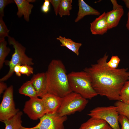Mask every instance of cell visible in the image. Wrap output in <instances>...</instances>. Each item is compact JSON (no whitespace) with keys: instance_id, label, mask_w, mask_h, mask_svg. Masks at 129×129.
Here are the masks:
<instances>
[{"instance_id":"1","label":"cell","mask_w":129,"mask_h":129,"mask_svg":"<svg viewBox=\"0 0 129 129\" xmlns=\"http://www.w3.org/2000/svg\"><path fill=\"white\" fill-rule=\"evenodd\" d=\"M108 55L106 53L96 63L85 68L90 75L92 86L98 95L110 100L120 101L119 93L125 83L129 80L128 68L113 69L108 65Z\"/></svg>"},{"instance_id":"2","label":"cell","mask_w":129,"mask_h":129,"mask_svg":"<svg viewBox=\"0 0 129 129\" xmlns=\"http://www.w3.org/2000/svg\"><path fill=\"white\" fill-rule=\"evenodd\" d=\"M45 72L48 93L62 98L72 92L65 67L60 60H52Z\"/></svg>"},{"instance_id":"3","label":"cell","mask_w":129,"mask_h":129,"mask_svg":"<svg viewBox=\"0 0 129 129\" xmlns=\"http://www.w3.org/2000/svg\"><path fill=\"white\" fill-rule=\"evenodd\" d=\"M68 77L72 92L87 99H91L98 95L92 86L90 75L85 71H72L68 74Z\"/></svg>"},{"instance_id":"4","label":"cell","mask_w":129,"mask_h":129,"mask_svg":"<svg viewBox=\"0 0 129 129\" xmlns=\"http://www.w3.org/2000/svg\"><path fill=\"white\" fill-rule=\"evenodd\" d=\"M8 40L9 44L13 46L14 52L12 55L11 60L5 61V64L9 66V70L7 73L0 79V81H6L14 73V67L18 64L22 65L27 64L30 65L34 64L32 59L26 54V48L25 47L13 37L9 35L8 37Z\"/></svg>"},{"instance_id":"5","label":"cell","mask_w":129,"mask_h":129,"mask_svg":"<svg viewBox=\"0 0 129 129\" xmlns=\"http://www.w3.org/2000/svg\"><path fill=\"white\" fill-rule=\"evenodd\" d=\"M88 102V99L72 92L62 98L61 105L57 113L60 116H67L84 110Z\"/></svg>"},{"instance_id":"6","label":"cell","mask_w":129,"mask_h":129,"mask_svg":"<svg viewBox=\"0 0 129 129\" xmlns=\"http://www.w3.org/2000/svg\"><path fill=\"white\" fill-rule=\"evenodd\" d=\"M87 115L91 117L105 120L113 129H121L118 121L119 114L114 105L96 107Z\"/></svg>"},{"instance_id":"7","label":"cell","mask_w":129,"mask_h":129,"mask_svg":"<svg viewBox=\"0 0 129 129\" xmlns=\"http://www.w3.org/2000/svg\"><path fill=\"white\" fill-rule=\"evenodd\" d=\"M13 88L11 85L5 91L0 105V120L3 122L12 118L19 111L13 100Z\"/></svg>"},{"instance_id":"8","label":"cell","mask_w":129,"mask_h":129,"mask_svg":"<svg viewBox=\"0 0 129 129\" xmlns=\"http://www.w3.org/2000/svg\"><path fill=\"white\" fill-rule=\"evenodd\" d=\"M67 119V116H60L57 113L46 114L36 126L30 128L22 126V129H64V123Z\"/></svg>"},{"instance_id":"9","label":"cell","mask_w":129,"mask_h":129,"mask_svg":"<svg viewBox=\"0 0 129 129\" xmlns=\"http://www.w3.org/2000/svg\"><path fill=\"white\" fill-rule=\"evenodd\" d=\"M23 111L31 119L33 120L40 119L46 114L43 101L38 97L30 98L27 101Z\"/></svg>"},{"instance_id":"10","label":"cell","mask_w":129,"mask_h":129,"mask_svg":"<svg viewBox=\"0 0 129 129\" xmlns=\"http://www.w3.org/2000/svg\"><path fill=\"white\" fill-rule=\"evenodd\" d=\"M45 113L54 114L57 113L61 105L62 98L47 93L42 98Z\"/></svg>"},{"instance_id":"11","label":"cell","mask_w":129,"mask_h":129,"mask_svg":"<svg viewBox=\"0 0 129 129\" xmlns=\"http://www.w3.org/2000/svg\"><path fill=\"white\" fill-rule=\"evenodd\" d=\"M38 96L41 98L48 93L47 76L46 72L34 74L31 79Z\"/></svg>"},{"instance_id":"12","label":"cell","mask_w":129,"mask_h":129,"mask_svg":"<svg viewBox=\"0 0 129 129\" xmlns=\"http://www.w3.org/2000/svg\"><path fill=\"white\" fill-rule=\"evenodd\" d=\"M17 8L16 15L19 18L23 16L27 22L29 21L30 16L34 7L33 4L30 3L34 2L35 0H14Z\"/></svg>"},{"instance_id":"13","label":"cell","mask_w":129,"mask_h":129,"mask_svg":"<svg viewBox=\"0 0 129 129\" xmlns=\"http://www.w3.org/2000/svg\"><path fill=\"white\" fill-rule=\"evenodd\" d=\"M106 15V13L104 12L90 23V29L92 34L103 35L109 30Z\"/></svg>"},{"instance_id":"14","label":"cell","mask_w":129,"mask_h":129,"mask_svg":"<svg viewBox=\"0 0 129 129\" xmlns=\"http://www.w3.org/2000/svg\"><path fill=\"white\" fill-rule=\"evenodd\" d=\"M124 13L123 7L118 9H113L112 10L106 13V19L109 30L118 25Z\"/></svg>"},{"instance_id":"15","label":"cell","mask_w":129,"mask_h":129,"mask_svg":"<svg viewBox=\"0 0 129 129\" xmlns=\"http://www.w3.org/2000/svg\"><path fill=\"white\" fill-rule=\"evenodd\" d=\"M79 10L75 22H77L88 15L100 16V12L86 4L83 0H78Z\"/></svg>"},{"instance_id":"16","label":"cell","mask_w":129,"mask_h":129,"mask_svg":"<svg viewBox=\"0 0 129 129\" xmlns=\"http://www.w3.org/2000/svg\"><path fill=\"white\" fill-rule=\"evenodd\" d=\"M107 124L103 120L91 117L82 124L78 129H103Z\"/></svg>"},{"instance_id":"17","label":"cell","mask_w":129,"mask_h":129,"mask_svg":"<svg viewBox=\"0 0 129 129\" xmlns=\"http://www.w3.org/2000/svg\"><path fill=\"white\" fill-rule=\"evenodd\" d=\"M56 39L61 43V46L67 48L77 55H79V49L82 45L81 43L75 42L71 39L63 37L60 36L57 38Z\"/></svg>"},{"instance_id":"18","label":"cell","mask_w":129,"mask_h":129,"mask_svg":"<svg viewBox=\"0 0 129 129\" xmlns=\"http://www.w3.org/2000/svg\"><path fill=\"white\" fill-rule=\"evenodd\" d=\"M22 112L19 111L11 118L2 122L5 125V129H22Z\"/></svg>"},{"instance_id":"19","label":"cell","mask_w":129,"mask_h":129,"mask_svg":"<svg viewBox=\"0 0 129 129\" xmlns=\"http://www.w3.org/2000/svg\"><path fill=\"white\" fill-rule=\"evenodd\" d=\"M18 92L20 94L28 96L30 98L38 97L31 80L24 83L19 88Z\"/></svg>"},{"instance_id":"20","label":"cell","mask_w":129,"mask_h":129,"mask_svg":"<svg viewBox=\"0 0 129 129\" xmlns=\"http://www.w3.org/2000/svg\"><path fill=\"white\" fill-rule=\"evenodd\" d=\"M72 0H61L58 11L60 17L65 15L69 16L72 8Z\"/></svg>"},{"instance_id":"21","label":"cell","mask_w":129,"mask_h":129,"mask_svg":"<svg viewBox=\"0 0 129 129\" xmlns=\"http://www.w3.org/2000/svg\"><path fill=\"white\" fill-rule=\"evenodd\" d=\"M5 40L0 42V69H1L5 63V59L11 51V49L7 46Z\"/></svg>"},{"instance_id":"22","label":"cell","mask_w":129,"mask_h":129,"mask_svg":"<svg viewBox=\"0 0 129 129\" xmlns=\"http://www.w3.org/2000/svg\"><path fill=\"white\" fill-rule=\"evenodd\" d=\"M120 101L125 103L129 104V81L124 83L119 93Z\"/></svg>"},{"instance_id":"23","label":"cell","mask_w":129,"mask_h":129,"mask_svg":"<svg viewBox=\"0 0 129 129\" xmlns=\"http://www.w3.org/2000/svg\"><path fill=\"white\" fill-rule=\"evenodd\" d=\"M114 106L117 107L119 114L124 115L129 119V104L117 101L114 103Z\"/></svg>"},{"instance_id":"24","label":"cell","mask_w":129,"mask_h":129,"mask_svg":"<svg viewBox=\"0 0 129 129\" xmlns=\"http://www.w3.org/2000/svg\"><path fill=\"white\" fill-rule=\"evenodd\" d=\"M3 18L0 17V42L5 40V38L8 37L9 32Z\"/></svg>"},{"instance_id":"25","label":"cell","mask_w":129,"mask_h":129,"mask_svg":"<svg viewBox=\"0 0 129 129\" xmlns=\"http://www.w3.org/2000/svg\"><path fill=\"white\" fill-rule=\"evenodd\" d=\"M118 121L121 125V129H129V119L124 115L119 114Z\"/></svg>"},{"instance_id":"26","label":"cell","mask_w":129,"mask_h":129,"mask_svg":"<svg viewBox=\"0 0 129 129\" xmlns=\"http://www.w3.org/2000/svg\"><path fill=\"white\" fill-rule=\"evenodd\" d=\"M33 68L30 65L27 64L21 65L20 72L21 74L26 75L28 76L33 73Z\"/></svg>"},{"instance_id":"27","label":"cell","mask_w":129,"mask_h":129,"mask_svg":"<svg viewBox=\"0 0 129 129\" xmlns=\"http://www.w3.org/2000/svg\"><path fill=\"white\" fill-rule=\"evenodd\" d=\"M15 3L13 0H0V17L4 16V9L8 5Z\"/></svg>"},{"instance_id":"28","label":"cell","mask_w":129,"mask_h":129,"mask_svg":"<svg viewBox=\"0 0 129 129\" xmlns=\"http://www.w3.org/2000/svg\"><path fill=\"white\" fill-rule=\"evenodd\" d=\"M53 6L56 15L58 14V11L61 0H49Z\"/></svg>"},{"instance_id":"29","label":"cell","mask_w":129,"mask_h":129,"mask_svg":"<svg viewBox=\"0 0 129 129\" xmlns=\"http://www.w3.org/2000/svg\"><path fill=\"white\" fill-rule=\"evenodd\" d=\"M41 7V10L43 13H46L50 10V2L49 0H44Z\"/></svg>"},{"instance_id":"30","label":"cell","mask_w":129,"mask_h":129,"mask_svg":"<svg viewBox=\"0 0 129 129\" xmlns=\"http://www.w3.org/2000/svg\"><path fill=\"white\" fill-rule=\"evenodd\" d=\"M21 65L20 64H18L14 66L13 69L14 72L15 73L17 76L19 77H20L21 75L20 70Z\"/></svg>"},{"instance_id":"31","label":"cell","mask_w":129,"mask_h":129,"mask_svg":"<svg viewBox=\"0 0 129 129\" xmlns=\"http://www.w3.org/2000/svg\"><path fill=\"white\" fill-rule=\"evenodd\" d=\"M8 88L6 84L4 81H0V94L1 95Z\"/></svg>"},{"instance_id":"32","label":"cell","mask_w":129,"mask_h":129,"mask_svg":"<svg viewBox=\"0 0 129 129\" xmlns=\"http://www.w3.org/2000/svg\"><path fill=\"white\" fill-rule=\"evenodd\" d=\"M109 60L115 64H119L120 59L118 56H112Z\"/></svg>"},{"instance_id":"33","label":"cell","mask_w":129,"mask_h":129,"mask_svg":"<svg viewBox=\"0 0 129 129\" xmlns=\"http://www.w3.org/2000/svg\"><path fill=\"white\" fill-rule=\"evenodd\" d=\"M111 2L113 6V9H118L123 7L122 6L118 4L115 0H111Z\"/></svg>"},{"instance_id":"34","label":"cell","mask_w":129,"mask_h":129,"mask_svg":"<svg viewBox=\"0 0 129 129\" xmlns=\"http://www.w3.org/2000/svg\"><path fill=\"white\" fill-rule=\"evenodd\" d=\"M107 64L108 66L110 68L113 69H117L118 66V64H115L109 60L107 62Z\"/></svg>"},{"instance_id":"35","label":"cell","mask_w":129,"mask_h":129,"mask_svg":"<svg viewBox=\"0 0 129 129\" xmlns=\"http://www.w3.org/2000/svg\"><path fill=\"white\" fill-rule=\"evenodd\" d=\"M126 26L127 29L129 31V11H128L127 14V20Z\"/></svg>"},{"instance_id":"36","label":"cell","mask_w":129,"mask_h":129,"mask_svg":"<svg viewBox=\"0 0 129 129\" xmlns=\"http://www.w3.org/2000/svg\"><path fill=\"white\" fill-rule=\"evenodd\" d=\"M122 1L124 3L126 7L129 11V0H123Z\"/></svg>"},{"instance_id":"37","label":"cell","mask_w":129,"mask_h":129,"mask_svg":"<svg viewBox=\"0 0 129 129\" xmlns=\"http://www.w3.org/2000/svg\"><path fill=\"white\" fill-rule=\"evenodd\" d=\"M103 129H113L108 124Z\"/></svg>"}]
</instances>
